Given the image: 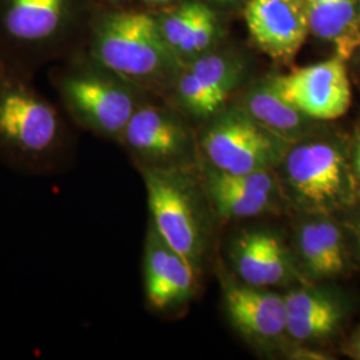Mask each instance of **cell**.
Returning <instances> with one entry per match:
<instances>
[{
    "mask_svg": "<svg viewBox=\"0 0 360 360\" xmlns=\"http://www.w3.org/2000/svg\"><path fill=\"white\" fill-rule=\"evenodd\" d=\"M63 110L34 77L0 63V162L31 176L62 174L72 166L74 132Z\"/></svg>",
    "mask_w": 360,
    "mask_h": 360,
    "instance_id": "1",
    "label": "cell"
},
{
    "mask_svg": "<svg viewBox=\"0 0 360 360\" xmlns=\"http://www.w3.org/2000/svg\"><path fill=\"white\" fill-rule=\"evenodd\" d=\"M98 0H0V63L35 77L84 51Z\"/></svg>",
    "mask_w": 360,
    "mask_h": 360,
    "instance_id": "2",
    "label": "cell"
},
{
    "mask_svg": "<svg viewBox=\"0 0 360 360\" xmlns=\"http://www.w3.org/2000/svg\"><path fill=\"white\" fill-rule=\"evenodd\" d=\"M84 51L116 77L142 91L172 89L181 60L169 49L156 13L98 7Z\"/></svg>",
    "mask_w": 360,
    "mask_h": 360,
    "instance_id": "3",
    "label": "cell"
},
{
    "mask_svg": "<svg viewBox=\"0 0 360 360\" xmlns=\"http://www.w3.org/2000/svg\"><path fill=\"white\" fill-rule=\"evenodd\" d=\"M49 79L71 124L116 142L146 95L86 51L52 65Z\"/></svg>",
    "mask_w": 360,
    "mask_h": 360,
    "instance_id": "4",
    "label": "cell"
},
{
    "mask_svg": "<svg viewBox=\"0 0 360 360\" xmlns=\"http://www.w3.org/2000/svg\"><path fill=\"white\" fill-rule=\"evenodd\" d=\"M200 146L212 167L229 174L272 171L282 165L291 147L243 110L217 119L206 129Z\"/></svg>",
    "mask_w": 360,
    "mask_h": 360,
    "instance_id": "5",
    "label": "cell"
},
{
    "mask_svg": "<svg viewBox=\"0 0 360 360\" xmlns=\"http://www.w3.org/2000/svg\"><path fill=\"white\" fill-rule=\"evenodd\" d=\"M150 224L162 239L196 266L202 254V221L191 187L180 168H142Z\"/></svg>",
    "mask_w": 360,
    "mask_h": 360,
    "instance_id": "6",
    "label": "cell"
},
{
    "mask_svg": "<svg viewBox=\"0 0 360 360\" xmlns=\"http://www.w3.org/2000/svg\"><path fill=\"white\" fill-rule=\"evenodd\" d=\"M282 165L284 181L300 208L322 212L347 199V165L334 144L297 143L290 147Z\"/></svg>",
    "mask_w": 360,
    "mask_h": 360,
    "instance_id": "7",
    "label": "cell"
},
{
    "mask_svg": "<svg viewBox=\"0 0 360 360\" xmlns=\"http://www.w3.org/2000/svg\"><path fill=\"white\" fill-rule=\"evenodd\" d=\"M284 101L312 120H335L351 104V84L339 56L267 80Z\"/></svg>",
    "mask_w": 360,
    "mask_h": 360,
    "instance_id": "8",
    "label": "cell"
},
{
    "mask_svg": "<svg viewBox=\"0 0 360 360\" xmlns=\"http://www.w3.org/2000/svg\"><path fill=\"white\" fill-rule=\"evenodd\" d=\"M122 143L142 168H178L190 153L187 127L169 110L143 101L122 134Z\"/></svg>",
    "mask_w": 360,
    "mask_h": 360,
    "instance_id": "9",
    "label": "cell"
},
{
    "mask_svg": "<svg viewBox=\"0 0 360 360\" xmlns=\"http://www.w3.org/2000/svg\"><path fill=\"white\" fill-rule=\"evenodd\" d=\"M245 18L255 44L276 62L292 60L309 35L307 0H250Z\"/></svg>",
    "mask_w": 360,
    "mask_h": 360,
    "instance_id": "10",
    "label": "cell"
},
{
    "mask_svg": "<svg viewBox=\"0 0 360 360\" xmlns=\"http://www.w3.org/2000/svg\"><path fill=\"white\" fill-rule=\"evenodd\" d=\"M143 283L148 307L158 312L184 303L195 285V266L172 250L151 224L144 245Z\"/></svg>",
    "mask_w": 360,
    "mask_h": 360,
    "instance_id": "11",
    "label": "cell"
},
{
    "mask_svg": "<svg viewBox=\"0 0 360 360\" xmlns=\"http://www.w3.org/2000/svg\"><path fill=\"white\" fill-rule=\"evenodd\" d=\"M226 309L232 324L250 339L270 340L287 330L284 296L250 284H233L226 290Z\"/></svg>",
    "mask_w": 360,
    "mask_h": 360,
    "instance_id": "12",
    "label": "cell"
},
{
    "mask_svg": "<svg viewBox=\"0 0 360 360\" xmlns=\"http://www.w3.org/2000/svg\"><path fill=\"white\" fill-rule=\"evenodd\" d=\"M232 260L240 279L260 288L284 283L292 271L283 242L269 231H245L238 236Z\"/></svg>",
    "mask_w": 360,
    "mask_h": 360,
    "instance_id": "13",
    "label": "cell"
},
{
    "mask_svg": "<svg viewBox=\"0 0 360 360\" xmlns=\"http://www.w3.org/2000/svg\"><path fill=\"white\" fill-rule=\"evenodd\" d=\"M300 257L315 278H333L346 266L342 233L338 226L326 219L309 220L297 233Z\"/></svg>",
    "mask_w": 360,
    "mask_h": 360,
    "instance_id": "14",
    "label": "cell"
},
{
    "mask_svg": "<svg viewBox=\"0 0 360 360\" xmlns=\"http://www.w3.org/2000/svg\"><path fill=\"white\" fill-rule=\"evenodd\" d=\"M309 31L331 41L336 56L347 60L360 46V30L354 0H321L309 3Z\"/></svg>",
    "mask_w": 360,
    "mask_h": 360,
    "instance_id": "15",
    "label": "cell"
},
{
    "mask_svg": "<svg viewBox=\"0 0 360 360\" xmlns=\"http://www.w3.org/2000/svg\"><path fill=\"white\" fill-rule=\"evenodd\" d=\"M243 111L290 144L302 141L307 120H312L284 101L269 83L257 86L247 94Z\"/></svg>",
    "mask_w": 360,
    "mask_h": 360,
    "instance_id": "16",
    "label": "cell"
},
{
    "mask_svg": "<svg viewBox=\"0 0 360 360\" xmlns=\"http://www.w3.org/2000/svg\"><path fill=\"white\" fill-rule=\"evenodd\" d=\"M188 70L200 82L217 111L236 89L243 74L240 63L221 55L200 56Z\"/></svg>",
    "mask_w": 360,
    "mask_h": 360,
    "instance_id": "17",
    "label": "cell"
},
{
    "mask_svg": "<svg viewBox=\"0 0 360 360\" xmlns=\"http://www.w3.org/2000/svg\"><path fill=\"white\" fill-rule=\"evenodd\" d=\"M207 187L219 214L224 218H252L276 207V195L272 193L230 188L208 181Z\"/></svg>",
    "mask_w": 360,
    "mask_h": 360,
    "instance_id": "18",
    "label": "cell"
},
{
    "mask_svg": "<svg viewBox=\"0 0 360 360\" xmlns=\"http://www.w3.org/2000/svg\"><path fill=\"white\" fill-rule=\"evenodd\" d=\"M287 319H306L342 311L330 296L314 290H295L284 295Z\"/></svg>",
    "mask_w": 360,
    "mask_h": 360,
    "instance_id": "19",
    "label": "cell"
},
{
    "mask_svg": "<svg viewBox=\"0 0 360 360\" xmlns=\"http://www.w3.org/2000/svg\"><path fill=\"white\" fill-rule=\"evenodd\" d=\"M217 32V19L212 11L203 6L198 4L196 15L193 19L191 28L186 38L183 39L179 50L176 52L180 60L190 58L205 51L212 43Z\"/></svg>",
    "mask_w": 360,
    "mask_h": 360,
    "instance_id": "20",
    "label": "cell"
},
{
    "mask_svg": "<svg viewBox=\"0 0 360 360\" xmlns=\"http://www.w3.org/2000/svg\"><path fill=\"white\" fill-rule=\"evenodd\" d=\"M198 4L199 3L187 1L169 11L156 15L162 34L166 39L169 49L175 55L179 50L183 39L186 38V35L191 28L196 10H198Z\"/></svg>",
    "mask_w": 360,
    "mask_h": 360,
    "instance_id": "21",
    "label": "cell"
},
{
    "mask_svg": "<svg viewBox=\"0 0 360 360\" xmlns=\"http://www.w3.org/2000/svg\"><path fill=\"white\" fill-rule=\"evenodd\" d=\"M208 183H215L223 187L242 188L250 191L278 195V181L272 175V171H254L247 174H229L219 169L208 172Z\"/></svg>",
    "mask_w": 360,
    "mask_h": 360,
    "instance_id": "22",
    "label": "cell"
},
{
    "mask_svg": "<svg viewBox=\"0 0 360 360\" xmlns=\"http://www.w3.org/2000/svg\"><path fill=\"white\" fill-rule=\"evenodd\" d=\"M351 355L356 359H360V330L356 333L352 343H351Z\"/></svg>",
    "mask_w": 360,
    "mask_h": 360,
    "instance_id": "23",
    "label": "cell"
},
{
    "mask_svg": "<svg viewBox=\"0 0 360 360\" xmlns=\"http://www.w3.org/2000/svg\"><path fill=\"white\" fill-rule=\"evenodd\" d=\"M147 4H155V6H158V4H163V3H166L168 0H144Z\"/></svg>",
    "mask_w": 360,
    "mask_h": 360,
    "instance_id": "24",
    "label": "cell"
},
{
    "mask_svg": "<svg viewBox=\"0 0 360 360\" xmlns=\"http://www.w3.org/2000/svg\"><path fill=\"white\" fill-rule=\"evenodd\" d=\"M108 3H111V4H117V3H120V1H123V0H107Z\"/></svg>",
    "mask_w": 360,
    "mask_h": 360,
    "instance_id": "25",
    "label": "cell"
},
{
    "mask_svg": "<svg viewBox=\"0 0 360 360\" xmlns=\"http://www.w3.org/2000/svg\"><path fill=\"white\" fill-rule=\"evenodd\" d=\"M358 242H359V247H360V224L358 226Z\"/></svg>",
    "mask_w": 360,
    "mask_h": 360,
    "instance_id": "26",
    "label": "cell"
},
{
    "mask_svg": "<svg viewBox=\"0 0 360 360\" xmlns=\"http://www.w3.org/2000/svg\"><path fill=\"white\" fill-rule=\"evenodd\" d=\"M356 155H360V141L358 143V147H356Z\"/></svg>",
    "mask_w": 360,
    "mask_h": 360,
    "instance_id": "27",
    "label": "cell"
},
{
    "mask_svg": "<svg viewBox=\"0 0 360 360\" xmlns=\"http://www.w3.org/2000/svg\"><path fill=\"white\" fill-rule=\"evenodd\" d=\"M356 169H358V174L360 175V166H356Z\"/></svg>",
    "mask_w": 360,
    "mask_h": 360,
    "instance_id": "28",
    "label": "cell"
}]
</instances>
